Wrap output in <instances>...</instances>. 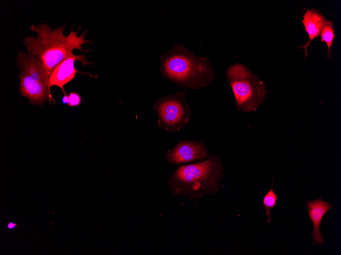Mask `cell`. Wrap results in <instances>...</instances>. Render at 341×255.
Here are the masks:
<instances>
[{"label": "cell", "mask_w": 341, "mask_h": 255, "mask_svg": "<svg viewBox=\"0 0 341 255\" xmlns=\"http://www.w3.org/2000/svg\"><path fill=\"white\" fill-rule=\"evenodd\" d=\"M67 23L52 29L46 23L38 25H31V30L37 37L28 36L23 38V43L28 52L37 58L43 64L46 73L50 77L55 67L63 60L73 53L74 49L88 52L82 46L85 43L92 44L90 39H85L87 30H84L78 36V33L82 29L79 26L74 31L73 26L68 35H64Z\"/></svg>", "instance_id": "cell-1"}, {"label": "cell", "mask_w": 341, "mask_h": 255, "mask_svg": "<svg viewBox=\"0 0 341 255\" xmlns=\"http://www.w3.org/2000/svg\"><path fill=\"white\" fill-rule=\"evenodd\" d=\"M159 67L164 78L185 89L209 87L215 75L207 58L196 55L181 44L161 54Z\"/></svg>", "instance_id": "cell-2"}, {"label": "cell", "mask_w": 341, "mask_h": 255, "mask_svg": "<svg viewBox=\"0 0 341 255\" xmlns=\"http://www.w3.org/2000/svg\"><path fill=\"white\" fill-rule=\"evenodd\" d=\"M224 168L215 155L205 161L179 167L170 176L167 185L174 193L197 199L217 192Z\"/></svg>", "instance_id": "cell-3"}, {"label": "cell", "mask_w": 341, "mask_h": 255, "mask_svg": "<svg viewBox=\"0 0 341 255\" xmlns=\"http://www.w3.org/2000/svg\"><path fill=\"white\" fill-rule=\"evenodd\" d=\"M226 77L232 90L237 108L244 112L255 111L267 93L263 82L240 63L229 66L226 71Z\"/></svg>", "instance_id": "cell-4"}, {"label": "cell", "mask_w": 341, "mask_h": 255, "mask_svg": "<svg viewBox=\"0 0 341 255\" xmlns=\"http://www.w3.org/2000/svg\"><path fill=\"white\" fill-rule=\"evenodd\" d=\"M186 94L177 92L158 99L153 109L158 115L159 127L178 132L190 120L191 111L185 100Z\"/></svg>", "instance_id": "cell-5"}, {"label": "cell", "mask_w": 341, "mask_h": 255, "mask_svg": "<svg viewBox=\"0 0 341 255\" xmlns=\"http://www.w3.org/2000/svg\"><path fill=\"white\" fill-rule=\"evenodd\" d=\"M77 60L81 61L84 67L88 65H92V63L87 59L85 54L76 55L74 53L60 62L53 71L48 80V91L49 101L51 103H54L55 101L51 93V87L56 86L59 87L64 95H66L64 86L73 79L77 72L89 74L88 73L78 71L75 68V62Z\"/></svg>", "instance_id": "cell-6"}, {"label": "cell", "mask_w": 341, "mask_h": 255, "mask_svg": "<svg viewBox=\"0 0 341 255\" xmlns=\"http://www.w3.org/2000/svg\"><path fill=\"white\" fill-rule=\"evenodd\" d=\"M210 156L203 142L188 140L181 141L166 154L167 162L176 165L208 159Z\"/></svg>", "instance_id": "cell-7"}, {"label": "cell", "mask_w": 341, "mask_h": 255, "mask_svg": "<svg viewBox=\"0 0 341 255\" xmlns=\"http://www.w3.org/2000/svg\"><path fill=\"white\" fill-rule=\"evenodd\" d=\"M19 76L20 95L27 97L31 104L42 105L49 99L45 83L21 72Z\"/></svg>", "instance_id": "cell-8"}, {"label": "cell", "mask_w": 341, "mask_h": 255, "mask_svg": "<svg viewBox=\"0 0 341 255\" xmlns=\"http://www.w3.org/2000/svg\"><path fill=\"white\" fill-rule=\"evenodd\" d=\"M305 203L308 209L309 217L313 223V232L311 234L312 243H324L320 224L323 216L332 208L333 205L325 202L321 198L305 201Z\"/></svg>", "instance_id": "cell-9"}, {"label": "cell", "mask_w": 341, "mask_h": 255, "mask_svg": "<svg viewBox=\"0 0 341 255\" xmlns=\"http://www.w3.org/2000/svg\"><path fill=\"white\" fill-rule=\"evenodd\" d=\"M16 63L21 72L44 82L48 88L49 77L43 64L37 58L29 52L19 51Z\"/></svg>", "instance_id": "cell-10"}, {"label": "cell", "mask_w": 341, "mask_h": 255, "mask_svg": "<svg viewBox=\"0 0 341 255\" xmlns=\"http://www.w3.org/2000/svg\"><path fill=\"white\" fill-rule=\"evenodd\" d=\"M327 21L322 13L314 9L307 10L304 13L302 22L309 38V40L304 45L299 47L304 48V56L308 55L307 47L310 45L312 40L320 35Z\"/></svg>", "instance_id": "cell-11"}, {"label": "cell", "mask_w": 341, "mask_h": 255, "mask_svg": "<svg viewBox=\"0 0 341 255\" xmlns=\"http://www.w3.org/2000/svg\"><path fill=\"white\" fill-rule=\"evenodd\" d=\"M321 41L325 42L327 46L328 54L329 59H331V47L334 38V30L333 25L331 21H327L323 26L321 33Z\"/></svg>", "instance_id": "cell-12"}, {"label": "cell", "mask_w": 341, "mask_h": 255, "mask_svg": "<svg viewBox=\"0 0 341 255\" xmlns=\"http://www.w3.org/2000/svg\"><path fill=\"white\" fill-rule=\"evenodd\" d=\"M274 179L275 177L273 179L271 187L267 193L264 195L262 202L263 206L266 211V214L269 218L267 221V223L270 222L271 220V210L275 207L277 199V194L274 192L273 189Z\"/></svg>", "instance_id": "cell-13"}, {"label": "cell", "mask_w": 341, "mask_h": 255, "mask_svg": "<svg viewBox=\"0 0 341 255\" xmlns=\"http://www.w3.org/2000/svg\"><path fill=\"white\" fill-rule=\"evenodd\" d=\"M69 102L68 105L71 107H75L79 105L81 102V97L80 95L76 92H72L69 93Z\"/></svg>", "instance_id": "cell-14"}, {"label": "cell", "mask_w": 341, "mask_h": 255, "mask_svg": "<svg viewBox=\"0 0 341 255\" xmlns=\"http://www.w3.org/2000/svg\"><path fill=\"white\" fill-rule=\"evenodd\" d=\"M62 102L63 104H68L69 102V96L68 95H64L62 98Z\"/></svg>", "instance_id": "cell-15"}, {"label": "cell", "mask_w": 341, "mask_h": 255, "mask_svg": "<svg viewBox=\"0 0 341 255\" xmlns=\"http://www.w3.org/2000/svg\"><path fill=\"white\" fill-rule=\"evenodd\" d=\"M16 226V224L14 222H10L8 224V228L10 229L15 228Z\"/></svg>", "instance_id": "cell-16"}]
</instances>
